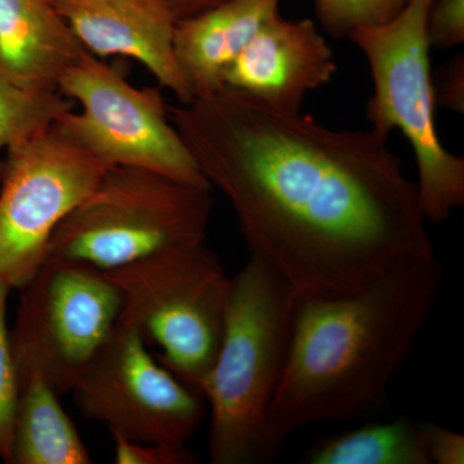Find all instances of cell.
<instances>
[{"label": "cell", "instance_id": "5b68a950", "mask_svg": "<svg viewBox=\"0 0 464 464\" xmlns=\"http://www.w3.org/2000/svg\"><path fill=\"white\" fill-rule=\"evenodd\" d=\"M432 0H408L383 25L348 35L371 67L373 94L366 103L372 130L389 139L398 130L417 163L418 199L424 219L440 225L464 206V159L440 141L426 21Z\"/></svg>", "mask_w": 464, "mask_h": 464}, {"label": "cell", "instance_id": "6da1fadb", "mask_svg": "<svg viewBox=\"0 0 464 464\" xmlns=\"http://www.w3.org/2000/svg\"><path fill=\"white\" fill-rule=\"evenodd\" d=\"M168 111L227 198L250 256L295 297L357 292L400 262L435 256L417 185L372 128L334 130L226 88Z\"/></svg>", "mask_w": 464, "mask_h": 464}, {"label": "cell", "instance_id": "4fadbf2b", "mask_svg": "<svg viewBox=\"0 0 464 464\" xmlns=\"http://www.w3.org/2000/svg\"><path fill=\"white\" fill-rule=\"evenodd\" d=\"M280 0H227L179 21L174 53L194 99L224 88L226 72L241 52L279 12Z\"/></svg>", "mask_w": 464, "mask_h": 464}, {"label": "cell", "instance_id": "52a82bcc", "mask_svg": "<svg viewBox=\"0 0 464 464\" xmlns=\"http://www.w3.org/2000/svg\"><path fill=\"white\" fill-rule=\"evenodd\" d=\"M58 91L79 110L63 112L57 127L106 166L143 168L212 188L170 121L157 88L134 87L84 52L61 76Z\"/></svg>", "mask_w": 464, "mask_h": 464}, {"label": "cell", "instance_id": "8992f818", "mask_svg": "<svg viewBox=\"0 0 464 464\" xmlns=\"http://www.w3.org/2000/svg\"><path fill=\"white\" fill-rule=\"evenodd\" d=\"M121 298L119 323L201 395L224 338L231 277L206 244L170 250L105 273ZM203 396V395H201Z\"/></svg>", "mask_w": 464, "mask_h": 464}, {"label": "cell", "instance_id": "277c9868", "mask_svg": "<svg viewBox=\"0 0 464 464\" xmlns=\"http://www.w3.org/2000/svg\"><path fill=\"white\" fill-rule=\"evenodd\" d=\"M212 188L137 167H109L61 222L45 258L111 271L140 259L206 243Z\"/></svg>", "mask_w": 464, "mask_h": 464}, {"label": "cell", "instance_id": "9c48e42d", "mask_svg": "<svg viewBox=\"0 0 464 464\" xmlns=\"http://www.w3.org/2000/svg\"><path fill=\"white\" fill-rule=\"evenodd\" d=\"M108 168L57 124L7 150L0 185V280L21 289L32 279L53 232Z\"/></svg>", "mask_w": 464, "mask_h": 464}, {"label": "cell", "instance_id": "e0dca14e", "mask_svg": "<svg viewBox=\"0 0 464 464\" xmlns=\"http://www.w3.org/2000/svg\"><path fill=\"white\" fill-rule=\"evenodd\" d=\"M72 106L61 92L27 90L0 75V151L48 130Z\"/></svg>", "mask_w": 464, "mask_h": 464}, {"label": "cell", "instance_id": "7c38bea8", "mask_svg": "<svg viewBox=\"0 0 464 464\" xmlns=\"http://www.w3.org/2000/svg\"><path fill=\"white\" fill-rule=\"evenodd\" d=\"M335 72L334 54L315 23L279 14L232 63L224 88L275 108L301 110L304 97L328 84Z\"/></svg>", "mask_w": 464, "mask_h": 464}, {"label": "cell", "instance_id": "2e32d148", "mask_svg": "<svg viewBox=\"0 0 464 464\" xmlns=\"http://www.w3.org/2000/svg\"><path fill=\"white\" fill-rule=\"evenodd\" d=\"M307 464H431L424 449L422 423L398 417L365 423L314 442L302 458Z\"/></svg>", "mask_w": 464, "mask_h": 464}, {"label": "cell", "instance_id": "ffe728a7", "mask_svg": "<svg viewBox=\"0 0 464 464\" xmlns=\"http://www.w3.org/2000/svg\"><path fill=\"white\" fill-rule=\"evenodd\" d=\"M430 45L441 50L464 43V0H432L426 21Z\"/></svg>", "mask_w": 464, "mask_h": 464}, {"label": "cell", "instance_id": "7a4b0ae2", "mask_svg": "<svg viewBox=\"0 0 464 464\" xmlns=\"http://www.w3.org/2000/svg\"><path fill=\"white\" fill-rule=\"evenodd\" d=\"M441 279L431 256L400 262L357 292L293 295L288 355L267 415L275 447L282 450L308 424L380 411L426 328Z\"/></svg>", "mask_w": 464, "mask_h": 464}, {"label": "cell", "instance_id": "ac0fdd59", "mask_svg": "<svg viewBox=\"0 0 464 464\" xmlns=\"http://www.w3.org/2000/svg\"><path fill=\"white\" fill-rule=\"evenodd\" d=\"M317 18L333 36L383 25L398 16L408 0H314Z\"/></svg>", "mask_w": 464, "mask_h": 464}, {"label": "cell", "instance_id": "3957f363", "mask_svg": "<svg viewBox=\"0 0 464 464\" xmlns=\"http://www.w3.org/2000/svg\"><path fill=\"white\" fill-rule=\"evenodd\" d=\"M292 313L288 284L250 256L231 277L224 338L201 384L210 463L262 464L279 453L267 415L288 355Z\"/></svg>", "mask_w": 464, "mask_h": 464}, {"label": "cell", "instance_id": "7402d4cb", "mask_svg": "<svg viewBox=\"0 0 464 464\" xmlns=\"http://www.w3.org/2000/svg\"><path fill=\"white\" fill-rule=\"evenodd\" d=\"M424 449L431 464H463L464 435L435 423H422Z\"/></svg>", "mask_w": 464, "mask_h": 464}, {"label": "cell", "instance_id": "cb8c5ba5", "mask_svg": "<svg viewBox=\"0 0 464 464\" xmlns=\"http://www.w3.org/2000/svg\"><path fill=\"white\" fill-rule=\"evenodd\" d=\"M176 24L198 16L227 0H164Z\"/></svg>", "mask_w": 464, "mask_h": 464}, {"label": "cell", "instance_id": "8fae6325", "mask_svg": "<svg viewBox=\"0 0 464 464\" xmlns=\"http://www.w3.org/2000/svg\"><path fill=\"white\" fill-rule=\"evenodd\" d=\"M94 57L139 61L181 103L194 100L174 53V20L164 0H75L56 8Z\"/></svg>", "mask_w": 464, "mask_h": 464}, {"label": "cell", "instance_id": "44dd1931", "mask_svg": "<svg viewBox=\"0 0 464 464\" xmlns=\"http://www.w3.org/2000/svg\"><path fill=\"white\" fill-rule=\"evenodd\" d=\"M114 440L115 462L118 464H195L198 457L188 447L145 444L121 438Z\"/></svg>", "mask_w": 464, "mask_h": 464}, {"label": "cell", "instance_id": "603a6c76", "mask_svg": "<svg viewBox=\"0 0 464 464\" xmlns=\"http://www.w3.org/2000/svg\"><path fill=\"white\" fill-rule=\"evenodd\" d=\"M433 81L436 105L463 114L464 112V56L454 57Z\"/></svg>", "mask_w": 464, "mask_h": 464}, {"label": "cell", "instance_id": "30bf717a", "mask_svg": "<svg viewBox=\"0 0 464 464\" xmlns=\"http://www.w3.org/2000/svg\"><path fill=\"white\" fill-rule=\"evenodd\" d=\"M70 393L111 438L188 447L208 413L206 399L157 357L139 332L118 324Z\"/></svg>", "mask_w": 464, "mask_h": 464}, {"label": "cell", "instance_id": "9a60e30c", "mask_svg": "<svg viewBox=\"0 0 464 464\" xmlns=\"http://www.w3.org/2000/svg\"><path fill=\"white\" fill-rule=\"evenodd\" d=\"M17 369L14 447L9 464H90L92 458L60 402V393L33 369Z\"/></svg>", "mask_w": 464, "mask_h": 464}, {"label": "cell", "instance_id": "d4e9b609", "mask_svg": "<svg viewBox=\"0 0 464 464\" xmlns=\"http://www.w3.org/2000/svg\"><path fill=\"white\" fill-rule=\"evenodd\" d=\"M50 2L57 8L60 5H67V3L75 2V0H50Z\"/></svg>", "mask_w": 464, "mask_h": 464}, {"label": "cell", "instance_id": "5bb4252c", "mask_svg": "<svg viewBox=\"0 0 464 464\" xmlns=\"http://www.w3.org/2000/svg\"><path fill=\"white\" fill-rule=\"evenodd\" d=\"M84 50L50 0H0V75L27 90L58 91Z\"/></svg>", "mask_w": 464, "mask_h": 464}, {"label": "cell", "instance_id": "d6986e66", "mask_svg": "<svg viewBox=\"0 0 464 464\" xmlns=\"http://www.w3.org/2000/svg\"><path fill=\"white\" fill-rule=\"evenodd\" d=\"M11 286L0 280V459L11 462L17 404V369L7 324Z\"/></svg>", "mask_w": 464, "mask_h": 464}, {"label": "cell", "instance_id": "ba28073f", "mask_svg": "<svg viewBox=\"0 0 464 464\" xmlns=\"http://www.w3.org/2000/svg\"><path fill=\"white\" fill-rule=\"evenodd\" d=\"M18 290L14 362L69 393L118 326L121 293L103 271L52 257Z\"/></svg>", "mask_w": 464, "mask_h": 464}]
</instances>
